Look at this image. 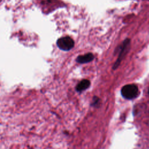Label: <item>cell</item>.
I'll return each instance as SVG.
<instances>
[{
    "label": "cell",
    "instance_id": "obj_1",
    "mask_svg": "<svg viewBox=\"0 0 149 149\" xmlns=\"http://www.w3.org/2000/svg\"><path fill=\"white\" fill-rule=\"evenodd\" d=\"M121 94L122 96L126 99H133L138 95L139 89L137 86L135 84H127L122 88Z\"/></svg>",
    "mask_w": 149,
    "mask_h": 149
},
{
    "label": "cell",
    "instance_id": "obj_2",
    "mask_svg": "<svg viewBox=\"0 0 149 149\" xmlns=\"http://www.w3.org/2000/svg\"><path fill=\"white\" fill-rule=\"evenodd\" d=\"M56 44L61 49L67 51L74 47V41L69 37H64L59 38L57 40Z\"/></svg>",
    "mask_w": 149,
    "mask_h": 149
},
{
    "label": "cell",
    "instance_id": "obj_3",
    "mask_svg": "<svg viewBox=\"0 0 149 149\" xmlns=\"http://www.w3.org/2000/svg\"><path fill=\"white\" fill-rule=\"evenodd\" d=\"M129 44H130L129 39H126L124 41V42H123V44L120 47V52L119 53L118 58L117 61H116L115 63L114 64V65L113 66V69H116L119 66L120 61H122V58H123L124 55H125V53L126 52V49H127V47L129 45Z\"/></svg>",
    "mask_w": 149,
    "mask_h": 149
},
{
    "label": "cell",
    "instance_id": "obj_4",
    "mask_svg": "<svg viewBox=\"0 0 149 149\" xmlns=\"http://www.w3.org/2000/svg\"><path fill=\"white\" fill-rule=\"evenodd\" d=\"M94 59V55L91 53H87L83 55H80L77 57L76 61L80 63H85L91 62Z\"/></svg>",
    "mask_w": 149,
    "mask_h": 149
},
{
    "label": "cell",
    "instance_id": "obj_5",
    "mask_svg": "<svg viewBox=\"0 0 149 149\" xmlns=\"http://www.w3.org/2000/svg\"><path fill=\"white\" fill-rule=\"evenodd\" d=\"M90 85V81L87 79H84L81 80L77 86L76 87V91L79 92H81L83 90H85L87 88L89 87Z\"/></svg>",
    "mask_w": 149,
    "mask_h": 149
},
{
    "label": "cell",
    "instance_id": "obj_6",
    "mask_svg": "<svg viewBox=\"0 0 149 149\" xmlns=\"http://www.w3.org/2000/svg\"><path fill=\"white\" fill-rule=\"evenodd\" d=\"M148 94H149V90H148Z\"/></svg>",
    "mask_w": 149,
    "mask_h": 149
}]
</instances>
